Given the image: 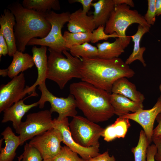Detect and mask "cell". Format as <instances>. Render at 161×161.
I'll return each instance as SVG.
<instances>
[{"label": "cell", "instance_id": "obj_1", "mask_svg": "<svg viewBox=\"0 0 161 161\" xmlns=\"http://www.w3.org/2000/svg\"><path fill=\"white\" fill-rule=\"evenodd\" d=\"M81 59L80 73L82 81L110 94L116 81L123 77L131 78L135 73L120 58L105 59L97 57Z\"/></svg>", "mask_w": 161, "mask_h": 161}, {"label": "cell", "instance_id": "obj_2", "mask_svg": "<svg viewBox=\"0 0 161 161\" xmlns=\"http://www.w3.org/2000/svg\"><path fill=\"white\" fill-rule=\"evenodd\" d=\"M69 91L77 107L90 121L96 123L106 121L114 114L110 94L107 91L82 81L71 83Z\"/></svg>", "mask_w": 161, "mask_h": 161}, {"label": "cell", "instance_id": "obj_3", "mask_svg": "<svg viewBox=\"0 0 161 161\" xmlns=\"http://www.w3.org/2000/svg\"><path fill=\"white\" fill-rule=\"evenodd\" d=\"M7 9L15 18L14 29L17 50L24 52L31 39L37 37L44 38L50 31L51 26L46 14L25 8L18 1L9 4Z\"/></svg>", "mask_w": 161, "mask_h": 161}, {"label": "cell", "instance_id": "obj_4", "mask_svg": "<svg viewBox=\"0 0 161 161\" xmlns=\"http://www.w3.org/2000/svg\"><path fill=\"white\" fill-rule=\"evenodd\" d=\"M47 79L56 83L61 89L74 78L81 79L80 68L82 61L80 58L72 56L67 51L62 53L49 48Z\"/></svg>", "mask_w": 161, "mask_h": 161}, {"label": "cell", "instance_id": "obj_5", "mask_svg": "<svg viewBox=\"0 0 161 161\" xmlns=\"http://www.w3.org/2000/svg\"><path fill=\"white\" fill-rule=\"evenodd\" d=\"M130 7L125 4L116 5L104 28L106 34H117L125 49L131 41L130 36H127L126 33L127 29L130 25L137 23L151 27L146 21L143 16L137 10L131 9Z\"/></svg>", "mask_w": 161, "mask_h": 161}, {"label": "cell", "instance_id": "obj_6", "mask_svg": "<svg viewBox=\"0 0 161 161\" xmlns=\"http://www.w3.org/2000/svg\"><path fill=\"white\" fill-rule=\"evenodd\" d=\"M70 14L68 11L61 13L52 11L48 12L46 14V17L51 26L49 32L44 38L32 39L27 46L36 45L48 47L55 51L61 53L64 50H69L66 47L61 30L64 25L69 21Z\"/></svg>", "mask_w": 161, "mask_h": 161}, {"label": "cell", "instance_id": "obj_7", "mask_svg": "<svg viewBox=\"0 0 161 161\" xmlns=\"http://www.w3.org/2000/svg\"><path fill=\"white\" fill-rule=\"evenodd\" d=\"M69 127L74 141L86 148L100 146L99 139L104 129L86 117L76 115L69 123Z\"/></svg>", "mask_w": 161, "mask_h": 161}, {"label": "cell", "instance_id": "obj_8", "mask_svg": "<svg viewBox=\"0 0 161 161\" xmlns=\"http://www.w3.org/2000/svg\"><path fill=\"white\" fill-rule=\"evenodd\" d=\"M52 114L49 110L46 109L28 114L20 127V145L53 128Z\"/></svg>", "mask_w": 161, "mask_h": 161}, {"label": "cell", "instance_id": "obj_9", "mask_svg": "<svg viewBox=\"0 0 161 161\" xmlns=\"http://www.w3.org/2000/svg\"><path fill=\"white\" fill-rule=\"evenodd\" d=\"M38 88L41 92L40 98L38 101L40 108H43L45 103L49 102L51 105L50 111L52 113L56 112L58 114L57 118L58 120L77 115V104L73 95L70 94L66 98L56 97L48 90L45 82L40 84Z\"/></svg>", "mask_w": 161, "mask_h": 161}, {"label": "cell", "instance_id": "obj_10", "mask_svg": "<svg viewBox=\"0 0 161 161\" xmlns=\"http://www.w3.org/2000/svg\"><path fill=\"white\" fill-rule=\"evenodd\" d=\"M62 141L60 131L53 127L35 137L29 143L39 151L43 161H50L60 152Z\"/></svg>", "mask_w": 161, "mask_h": 161}, {"label": "cell", "instance_id": "obj_11", "mask_svg": "<svg viewBox=\"0 0 161 161\" xmlns=\"http://www.w3.org/2000/svg\"><path fill=\"white\" fill-rule=\"evenodd\" d=\"M24 74L21 73L0 87V112L19 101L27 94Z\"/></svg>", "mask_w": 161, "mask_h": 161}, {"label": "cell", "instance_id": "obj_12", "mask_svg": "<svg viewBox=\"0 0 161 161\" xmlns=\"http://www.w3.org/2000/svg\"><path fill=\"white\" fill-rule=\"evenodd\" d=\"M53 127L58 130L61 132L63 142L73 151L77 153L83 159L87 161L100 153V146H92L86 148L82 147L75 142L73 139L69 127L68 117L61 120L53 119Z\"/></svg>", "mask_w": 161, "mask_h": 161}, {"label": "cell", "instance_id": "obj_13", "mask_svg": "<svg viewBox=\"0 0 161 161\" xmlns=\"http://www.w3.org/2000/svg\"><path fill=\"white\" fill-rule=\"evenodd\" d=\"M161 113V98L160 97L150 109H140L134 113H129L122 117L139 123L143 128L150 144L152 141L154 124L157 115Z\"/></svg>", "mask_w": 161, "mask_h": 161}, {"label": "cell", "instance_id": "obj_14", "mask_svg": "<svg viewBox=\"0 0 161 161\" xmlns=\"http://www.w3.org/2000/svg\"><path fill=\"white\" fill-rule=\"evenodd\" d=\"M47 47L42 46L38 48L33 46L32 49V58L38 72V77L35 82L31 86H28L27 89L28 94L35 92L36 87L45 82L47 79L48 58L46 54Z\"/></svg>", "mask_w": 161, "mask_h": 161}, {"label": "cell", "instance_id": "obj_15", "mask_svg": "<svg viewBox=\"0 0 161 161\" xmlns=\"http://www.w3.org/2000/svg\"><path fill=\"white\" fill-rule=\"evenodd\" d=\"M28 97L15 103L3 111L1 122L5 123L11 121L13 127L18 134H19L20 127L22 122L21 119L31 109L39 105L38 101L29 105L24 104V100Z\"/></svg>", "mask_w": 161, "mask_h": 161}, {"label": "cell", "instance_id": "obj_16", "mask_svg": "<svg viewBox=\"0 0 161 161\" xmlns=\"http://www.w3.org/2000/svg\"><path fill=\"white\" fill-rule=\"evenodd\" d=\"M15 24L14 15L8 9H5L0 17V29L7 42L8 48V55L10 57H13L17 50L14 29Z\"/></svg>", "mask_w": 161, "mask_h": 161}, {"label": "cell", "instance_id": "obj_17", "mask_svg": "<svg viewBox=\"0 0 161 161\" xmlns=\"http://www.w3.org/2000/svg\"><path fill=\"white\" fill-rule=\"evenodd\" d=\"M68 23L67 29L71 33L91 32L96 28L93 15H87L81 8L70 13Z\"/></svg>", "mask_w": 161, "mask_h": 161}, {"label": "cell", "instance_id": "obj_18", "mask_svg": "<svg viewBox=\"0 0 161 161\" xmlns=\"http://www.w3.org/2000/svg\"><path fill=\"white\" fill-rule=\"evenodd\" d=\"M110 97L114 114L119 117H122L130 112L134 113L143 108L142 103L133 101L121 94L112 93Z\"/></svg>", "mask_w": 161, "mask_h": 161}, {"label": "cell", "instance_id": "obj_19", "mask_svg": "<svg viewBox=\"0 0 161 161\" xmlns=\"http://www.w3.org/2000/svg\"><path fill=\"white\" fill-rule=\"evenodd\" d=\"M1 135L5 144L4 148H0V161H13L16 155V150L20 145V137L16 135L9 126L7 127Z\"/></svg>", "mask_w": 161, "mask_h": 161}, {"label": "cell", "instance_id": "obj_20", "mask_svg": "<svg viewBox=\"0 0 161 161\" xmlns=\"http://www.w3.org/2000/svg\"><path fill=\"white\" fill-rule=\"evenodd\" d=\"M111 92L122 95L136 102L143 103L145 99L143 95L137 90L135 85L126 77L121 78L114 82Z\"/></svg>", "mask_w": 161, "mask_h": 161}, {"label": "cell", "instance_id": "obj_21", "mask_svg": "<svg viewBox=\"0 0 161 161\" xmlns=\"http://www.w3.org/2000/svg\"><path fill=\"white\" fill-rule=\"evenodd\" d=\"M115 5L114 0H99L92 4L94 10L92 14L96 28L105 27Z\"/></svg>", "mask_w": 161, "mask_h": 161}, {"label": "cell", "instance_id": "obj_22", "mask_svg": "<svg viewBox=\"0 0 161 161\" xmlns=\"http://www.w3.org/2000/svg\"><path fill=\"white\" fill-rule=\"evenodd\" d=\"M35 64L32 57L27 53L17 50L13 56L11 63L8 67V76L11 79L32 67Z\"/></svg>", "mask_w": 161, "mask_h": 161}, {"label": "cell", "instance_id": "obj_23", "mask_svg": "<svg viewBox=\"0 0 161 161\" xmlns=\"http://www.w3.org/2000/svg\"><path fill=\"white\" fill-rule=\"evenodd\" d=\"M130 126L129 119L119 117L113 123L104 129L102 136L107 142L112 141L117 138H123Z\"/></svg>", "mask_w": 161, "mask_h": 161}, {"label": "cell", "instance_id": "obj_24", "mask_svg": "<svg viewBox=\"0 0 161 161\" xmlns=\"http://www.w3.org/2000/svg\"><path fill=\"white\" fill-rule=\"evenodd\" d=\"M150 27L139 24L136 32L130 36L134 43V47L132 53L125 62L126 64L129 65L135 61L139 60L144 67L146 66V64L143 58V54L146 48L144 47H140V44L142 37L149 32Z\"/></svg>", "mask_w": 161, "mask_h": 161}, {"label": "cell", "instance_id": "obj_25", "mask_svg": "<svg viewBox=\"0 0 161 161\" xmlns=\"http://www.w3.org/2000/svg\"><path fill=\"white\" fill-rule=\"evenodd\" d=\"M98 50L97 57L105 59H110L117 58L124 52L121 40L116 38L113 42L104 41L97 44Z\"/></svg>", "mask_w": 161, "mask_h": 161}, {"label": "cell", "instance_id": "obj_26", "mask_svg": "<svg viewBox=\"0 0 161 161\" xmlns=\"http://www.w3.org/2000/svg\"><path fill=\"white\" fill-rule=\"evenodd\" d=\"M22 5L26 9L44 14L52 9L59 10L61 9L58 0H24Z\"/></svg>", "mask_w": 161, "mask_h": 161}, {"label": "cell", "instance_id": "obj_27", "mask_svg": "<svg viewBox=\"0 0 161 161\" xmlns=\"http://www.w3.org/2000/svg\"><path fill=\"white\" fill-rule=\"evenodd\" d=\"M65 39L66 47L69 50L71 47L80 44L85 42H97L96 37L94 32H91L73 33L65 31L63 35Z\"/></svg>", "mask_w": 161, "mask_h": 161}, {"label": "cell", "instance_id": "obj_28", "mask_svg": "<svg viewBox=\"0 0 161 161\" xmlns=\"http://www.w3.org/2000/svg\"><path fill=\"white\" fill-rule=\"evenodd\" d=\"M70 53L73 56L81 58H91L97 57V47L88 42L76 45L69 49Z\"/></svg>", "mask_w": 161, "mask_h": 161}, {"label": "cell", "instance_id": "obj_29", "mask_svg": "<svg viewBox=\"0 0 161 161\" xmlns=\"http://www.w3.org/2000/svg\"><path fill=\"white\" fill-rule=\"evenodd\" d=\"M150 144L144 131L141 130L137 145L131 149L134 161H146L147 148Z\"/></svg>", "mask_w": 161, "mask_h": 161}, {"label": "cell", "instance_id": "obj_30", "mask_svg": "<svg viewBox=\"0 0 161 161\" xmlns=\"http://www.w3.org/2000/svg\"><path fill=\"white\" fill-rule=\"evenodd\" d=\"M66 145L61 146L60 152L50 161H86Z\"/></svg>", "mask_w": 161, "mask_h": 161}, {"label": "cell", "instance_id": "obj_31", "mask_svg": "<svg viewBox=\"0 0 161 161\" xmlns=\"http://www.w3.org/2000/svg\"><path fill=\"white\" fill-rule=\"evenodd\" d=\"M21 155V161H42L43 160L39 151L29 143H25L24 151Z\"/></svg>", "mask_w": 161, "mask_h": 161}, {"label": "cell", "instance_id": "obj_32", "mask_svg": "<svg viewBox=\"0 0 161 161\" xmlns=\"http://www.w3.org/2000/svg\"><path fill=\"white\" fill-rule=\"evenodd\" d=\"M156 0H148V8L144 18L148 25H154L156 21V12L155 2Z\"/></svg>", "mask_w": 161, "mask_h": 161}, {"label": "cell", "instance_id": "obj_33", "mask_svg": "<svg viewBox=\"0 0 161 161\" xmlns=\"http://www.w3.org/2000/svg\"><path fill=\"white\" fill-rule=\"evenodd\" d=\"M86 161H116V159L113 155L110 156L108 151H106Z\"/></svg>", "mask_w": 161, "mask_h": 161}, {"label": "cell", "instance_id": "obj_34", "mask_svg": "<svg viewBox=\"0 0 161 161\" xmlns=\"http://www.w3.org/2000/svg\"><path fill=\"white\" fill-rule=\"evenodd\" d=\"M93 0H69L68 2L70 4L78 2L81 4L82 6V9L83 12L87 14L90 9Z\"/></svg>", "mask_w": 161, "mask_h": 161}, {"label": "cell", "instance_id": "obj_35", "mask_svg": "<svg viewBox=\"0 0 161 161\" xmlns=\"http://www.w3.org/2000/svg\"><path fill=\"white\" fill-rule=\"evenodd\" d=\"M8 48L7 42L0 29V59L2 55L5 56L8 54Z\"/></svg>", "mask_w": 161, "mask_h": 161}, {"label": "cell", "instance_id": "obj_36", "mask_svg": "<svg viewBox=\"0 0 161 161\" xmlns=\"http://www.w3.org/2000/svg\"><path fill=\"white\" fill-rule=\"evenodd\" d=\"M157 150L154 144L149 145L147 150L146 161H155V156Z\"/></svg>", "mask_w": 161, "mask_h": 161}, {"label": "cell", "instance_id": "obj_37", "mask_svg": "<svg viewBox=\"0 0 161 161\" xmlns=\"http://www.w3.org/2000/svg\"><path fill=\"white\" fill-rule=\"evenodd\" d=\"M152 140L157 150L155 156V159L156 161H161V138L152 137Z\"/></svg>", "mask_w": 161, "mask_h": 161}, {"label": "cell", "instance_id": "obj_38", "mask_svg": "<svg viewBox=\"0 0 161 161\" xmlns=\"http://www.w3.org/2000/svg\"><path fill=\"white\" fill-rule=\"evenodd\" d=\"M156 119L158 123L154 129L152 137L161 138V113L157 115Z\"/></svg>", "mask_w": 161, "mask_h": 161}, {"label": "cell", "instance_id": "obj_39", "mask_svg": "<svg viewBox=\"0 0 161 161\" xmlns=\"http://www.w3.org/2000/svg\"><path fill=\"white\" fill-rule=\"evenodd\" d=\"M116 5L125 4L130 7H134V2L132 0H114Z\"/></svg>", "mask_w": 161, "mask_h": 161}, {"label": "cell", "instance_id": "obj_40", "mask_svg": "<svg viewBox=\"0 0 161 161\" xmlns=\"http://www.w3.org/2000/svg\"><path fill=\"white\" fill-rule=\"evenodd\" d=\"M155 7L156 15L158 16L161 15V0H156Z\"/></svg>", "mask_w": 161, "mask_h": 161}, {"label": "cell", "instance_id": "obj_41", "mask_svg": "<svg viewBox=\"0 0 161 161\" xmlns=\"http://www.w3.org/2000/svg\"><path fill=\"white\" fill-rule=\"evenodd\" d=\"M8 68L5 69H0V75L3 77H6L8 75Z\"/></svg>", "mask_w": 161, "mask_h": 161}, {"label": "cell", "instance_id": "obj_42", "mask_svg": "<svg viewBox=\"0 0 161 161\" xmlns=\"http://www.w3.org/2000/svg\"><path fill=\"white\" fill-rule=\"evenodd\" d=\"M22 156L21 155V156H20V157H18V161H21V160H22Z\"/></svg>", "mask_w": 161, "mask_h": 161}, {"label": "cell", "instance_id": "obj_43", "mask_svg": "<svg viewBox=\"0 0 161 161\" xmlns=\"http://www.w3.org/2000/svg\"><path fill=\"white\" fill-rule=\"evenodd\" d=\"M159 90H160V92H161V83H160V85L159 86ZM160 97L161 98V95H160Z\"/></svg>", "mask_w": 161, "mask_h": 161}]
</instances>
